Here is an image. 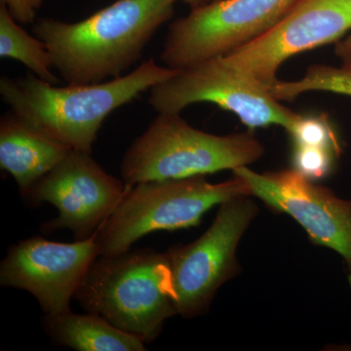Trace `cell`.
I'll return each instance as SVG.
<instances>
[{"label": "cell", "mask_w": 351, "mask_h": 351, "mask_svg": "<svg viewBox=\"0 0 351 351\" xmlns=\"http://www.w3.org/2000/svg\"><path fill=\"white\" fill-rule=\"evenodd\" d=\"M71 151L13 112L0 120V167L12 176L23 197Z\"/></svg>", "instance_id": "cell-13"}, {"label": "cell", "mask_w": 351, "mask_h": 351, "mask_svg": "<svg viewBox=\"0 0 351 351\" xmlns=\"http://www.w3.org/2000/svg\"><path fill=\"white\" fill-rule=\"evenodd\" d=\"M177 1H182V3L191 7V9H195L198 8V7L206 5V4L216 1V0H177Z\"/></svg>", "instance_id": "cell-21"}, {"label": "cell", "mask_w": 351, "mask_h": 351, "mask_svg": "<svg viewBox=\"0 0 351 351\" xmlns=\"http://www.w3.org/2000/svg\"><path fill=\"white\" fill-rule=\"evenodd\" d=\"M336 55L341 60V68L351 71V36L337 43Z\"/></svg>", "instance_id": "cell-20"}, {"label": "cell", "mask_w": 351, "mask_h": 351, "mask_svg": "<svg viewBox=\"0 0 351 351\" xmlns=\"http://www.w3.org/2000/svg\"><path fill=\"white\" fill-rule=\"evenodd\" d=\"M257 212L249 195L232 198L221 204L199 239L164 253L179 315L193 318L206 313L219 288L237 274V246Z\"/></svg>", "instance_id": "cell-6"}, {"label": "cell", "mask_w": 351, "mask_h": 351, "mask_svg": "<svg viewBox=\"0 0 351 351\" xmlns=\"http://www.w3.org/2000/svg\"><path fill=\"white\" fill-rule=\"evenodd\" d=\"M149 91V104L158 113H180L189 105L207 101L234 113L251 129L279 125L289 131L301 115L281 105L267 87L235 71L221 56L178 69Z\"/></svg>", "instance_id": "cell-8"}, {"label": "cell", "mask_w": 351, "mask_h": 351, "mask_svg": "<svg viewBox=\"0 0 351 351\" xmlns=\"http://www.w3.org/2000/svg\"><path fill=\"white\" fill-rule=\"evenodd\" d=\"M48 336L60 345L78 351H144L145 341L122 331L98 314L71 311L43 318Z\"/></svg>", "instance_id": "cell-14"}, {"label": "cell", "mask_w": 351, "mask_h": 351, "mask_svg": "<svg viewBox=\"0 0 351 351\" xmlns=\"http://www.w3.org/2000/svg\"><path fill=\"white\" fill-rule=\"evenodd\" d=\"M232 173L246 182L252 195L294 218L314 243L339 254L351 270L350 200L311 184L295 169L258 174L242 166Z\"/></svg>", "instance_id": "cell-12"}, {"label": "cell", "mask_w": 351, "mask_h": 351, "mask_svg": "<svg viewBox=\"0 0 351 351\" xmlns=\"http://www.w3.org/2000/svg\"><path fill=\"white\" fill-rule=\"evenodd\" d=\"M270 93L278 101H292L306 92L325 91L351 97V71L328 66H311L301 80H278L270 87Z\"/></svg>", "instance_id": "cell-16"}, {"label": "cell", "mask_w": 351, "mask_h": 351, "mask_svg": "<svg viewBox=\"0 0 351 351\" xmlns=\"http://www.w3.org/2000/svg\"><path fill=\"white\" fill-rule=\"evenodd\" d=\"M177 71L152 58L132 73L95 84L57 87L34 73L18 80L2 76L0 94L11 112L34 128L71 149L91 154L110 113Z\"/></svg>", "instance_id": "cell-2"}, {"label": "cell", "mask_w": 351, "mask_h": 351, "mask_svg": "<svg viewBox=\"0 0 351 351\" xmlns=\"http://www.w3.org/2000/svg\"><path fill=\"white\" fill-rule=\"evenodd\" d=\"M350 29L351 0H300L269 31L221 57L269 90L289 58L339 40Z\"/></svg>", "instance_id": "cell-10"}, {"label": "cell", "mask_w": 351, "mask_h": 351, "mask_svg": "<svg viewBox=\"0 0 351 351\" xmlns=\"http://www.w3.org/2000/svg\"><path fill=\"white\" fill-rule=\"evenodd\" d=\"M339 152L327 147H295V170L308 180H318L329 174L334 162L335 154Z\"/></svg>", "instance_id": "cell-18"}, {"label": "cell", "mask_w": 351, "mask_h": 351, "mask_svg": "<svg viewBox=\"0 0 351 351\" xmlns=\"http://www.w3.org/2000/svg\"><path fill=\"white\" fill-rule=\"evenodd\" d=\"M288 132L294 138L295 145L327 147L339 152L334 131L324 117L300 115L294 125Z\"/></svg>", "instance_id": "cell-17"}, {"label": "cell", "mask_w": 351, "mask_h": 351, "mask_svg": "<svg viewBox=\"0 0 351 351\" xmlns=\"http://www.w3.org/2000/svg\"><path fill=\"white\" fill-rule=\"evenodd\" d=\"M73 299L113 326L151 343L178 314L164 254L152 249L99 256Z\"/></svg>", "instance_id": "cell-3"}, {"label": "cell", "mask_w": 351, "mask_h": 351, "mask_svg": "<svg viewBox=\"0 0 351 351\" xmlns=\"http://www.w3.org/2000/svg\"><path fill=\"white\" fill-rule=\"evenodd\" d=\"M44 0H0L14 20L19 24H32Z\"/></svg>", "instance_id": "cell-19"}, {"label": "cell", "mask_w": 351, "mask_h": 351, "mask_svg": "<svg viewBox=\"0 0 351 351\" xmlns=\"http://www.w3.org/2000/svg\"><path fill=\"white\" fill-rule=\"evenodd\" d=\"M177 0H117L76 23L43 18L32 27L68 85L117 78L137 63Z\"/></svg>", "instance_id": "cell-1"}, {"label": "cell", "mask_w": 351, "mask_h": 351, "mask_svg": "<svg viewBox=\"0 0 351 351\" xmlns=\"http://www.w3.org/2000/svg\"><path fill=\"white\" fill-rule=\"evenodd\" d=\"M18 24L6 7L0 4V56L17 60L44 82L59 84L61 82L51 69L52 59L46 44Z\"/></svg>", "instance_id": "cell-15"}, {"label": "cell", "mask_w": 351, "mask_h": 351, "mask_svg": "<svg viewBox=\"0 0 351 351\" xmlns=\"http://www.w3.org/2000/svg\"><path fill=\"white\" fill-rule=\"evenodd\" d=\"M300 0H216L170 25L160 60L182 69L223 56L263 36Z\"/></svg>", "instance_id": "cell-7"}, {"label": "cell", "mask_w": 351, "mask_h": 351, "mask_svg": "<svg viewBox=\"0 0 351 351\" xmlns=\"http://www.w3.org/2000/svg\"><path fill=\"white\" fill-rule=\"evenodd\" d=\"M244 195L251 196L250 189L234 175L219 184L204 176L140 182L129 189L97 232L99 255L124 253L149 233L197 226L211 208Z\"/></svg>", "instance_id": "cell-5"}, {"label": "cell", "mask_w": 351, "mask_h": 351, "mask_svg": "<svg viewBox=\"0 0 351 351\" xmlns=\"http://www.w3.org/2000/svg\"><path fill=\"white\" fill-rule=\"evenodd\" d=\"M99 256L96 234L73 243L32 237L9 248L0 265V284L31 293L48 315L66 313Z\"/></svg>", "instance_id": "cell-11"}, {"label": "cell", "mask_w": 351, "mask_h": 351, "mask_svg": "<svg viewBox=\"0 0 351 351\" xmlns=\"http://www.w3.org/2000/svg\"><path fill=\"white\" fill-rule=\"evenodd\" d=\"M265 149L250 132L228 136L197 130L180 113H158L127 151L120 175L127 186L184 179L255 162Z\"/></svg>", "instance_id": "cell-4"}, {"label": "cell", "mask_w": 351, "mask_h": 351, "mask_svg": "<svg viewBox=\"0 0 351 351\" xmlns=\"http://www.w3.org/2000/svg\"><path fill=\"white\" fill-rule=\"evenodd\" d=\"M129 189L123 180L106 172L91 154L71 149L24 198L50 203L58 210L56 218L43 223L41 232L69 230L75 240H85L100 230Z\"/></svg>", "instance_id": "cell-9"}]
</instances>
